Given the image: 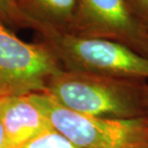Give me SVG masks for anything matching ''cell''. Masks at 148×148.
Returning <instances> with one entry per match:
<instances>
[{"label":"cell","instance_id":"277c9868","mask_svg":"<svg viewBox=\"0 0 148 148\" xmlns=\"http://www.w3.org/2000/svg\"><path fill=\"white\" fill-rule=\"evenodd\" d=\"M62 64L42 40L26 42L0 20V99L44 92Z\"/></svg>","mask_w":148,"mask_h":148},{"label":"cell","instance_id":"6da1fadb","mask_svg":"<svg viewBox=\"0 0 148 148\" xmlns=\"http://www.w3.org/2000/svg\"><path fill=\"white\" fill-rule=\"evenodd\" d=\"M47 95L79 114L109 119L147 116L146 80L115 78L62 69L47 82Z\"/></svg>","mask_w":148,"mask_h":148},{"label":"cell","instance_id":"30bf717a","mask_svg":"<svg viewBox=\"0 0 148 148\" xmlns=\"http://www.w3.org/2000/svg\"><path fill=\"white\" fill-rule=\"evenodd\" d=\"M134 14L148 28V0H128Z\"/></svg>","mask_w":148,"mask_h":148},{"label":"cell","instance_id":"8992f818","mask_svg":"<svg viewBox=\"0 0 148 148\" xmlns=\"http://www.w3.org/2000/svg\"><path fill=\"white\" fill-rule=\"evenodd\" d=\"M0 123L8 148H18L53 129L29 94L0 99Z\"/></svg>","mask_w":148,"mask_h":148},{"label":"cell","instance_id":"5b68a950","mask_svg":"<svg viewBox=\"0 0 148 148\" xmlns=\"http://www.w3.org/2000/svg\"><path fill=\"white\" fill-rule=\"evenodd\" d=\"M71 34L115 40L148 58V28L128 0H78Z\"/></svg>","mask_w":148,"mask_h":148},{"label":"cell","instance_id":"ba28073f","mask_svg":"<svg viewBox=\"0 0 148 148\" xmlns=\"http://www.w3.org/2000/svg\"><path fill=\"white\" fill-rule=\"evenodd\" d=\"M18 148H81L52 129L28 141Z\"/></svg>","mask_w":148,"mask_h":148},{"label":"cell","instance_id":"9c48e42d","mask_svg":"<svg viewBox=\"0 0 148 148\" xmlns=\"http://www.w3.org/2000/svg\"><path fill=\"white\" fill-rule=\"evenodd\" d=\"M0 20L9 27L31 29L30 22L19 11L16 0H0Z\"/></svg>","mask_w":148,"mask_h":148},{"label":"cell","instance_id":"8fae6325","mask_svg":"<svg viewBox=\"0 0 148 148\" xmlns=\"http://www.w3.org/2000/svg\"><path fill=\"white\" fill-rule=\"evenodd\" d=\"M0 148H8L7 147V144H6L4 131H3V128H2L1 123H0Z\"/></svg>","mask_w":148,"mask_h":148},{"label":"cell","instance_id":"7a4b0ae2","mask_svg":"<svg viewBox=\"0 0 148 148\" xmlns=\"http://www.w3.org/2000/svg\"><path fill=\"white\" fill-rule=\"evenodd\" d=\"M38 35L66 70L115 78L148 79V58L115 40L56 31Z\"/></svg>","mask_w":148,"mask_h":148},{"label":"cell","instance_id":"52a82bcc","mask_svg":"<svg viewBox=\"0 0 148 148\" xmlns=\"http://www.w3.org/2000/svg\"><path fill=\"white\" fill-rule=\"evenodd\" d=\"M19 11L40 34L45 31L72 33L78 0H16Z\"/></svg>","mask_w":148,"mask_h":148},{"label":"cell","instance_id":"3957f363","mask_svg":"<svg viewBox=\"0 0 148 148\" xmlns=\"http://www.w3.org/2000/svg\"><path fill=\"white\" fill-rule=\"evenodd\" d=\"M53 129L81 148H148V115L129 119L93 117L58 104L45 92L29 94Z\"/></svg>","mask_w":148,"mask_h":148},{"label":"cell","instance_id":"7c38bea8","mask_svg":"<svg viewBox=\"0 0 148 148\" xmlns=\"http://www.w3.org/2000/svg\"><path fill=\"white\" fill-rule=\"evenodd\" d=\"M147 115H148V109H147Z\"/></svg>","mask_w":148,"mask_h":148}]
</instances>
